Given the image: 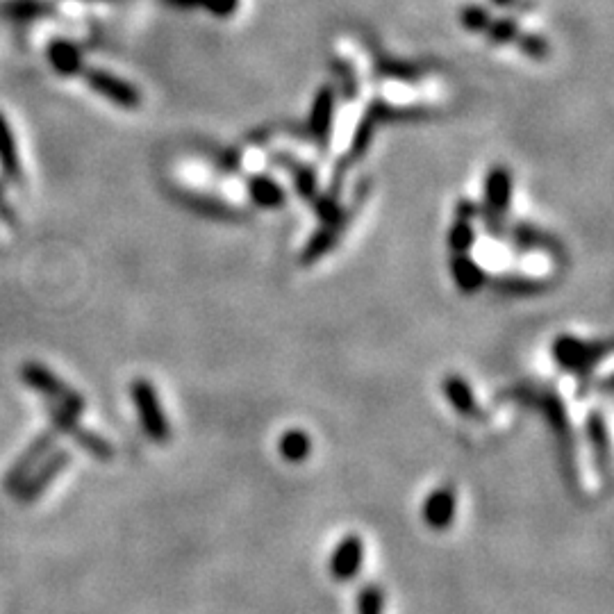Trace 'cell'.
Here are the masks:
<instances>
[{
    "label": "cell",
    "instance_id": "obj_20",
    "mask_svg": "<svg viewBox=\"0 0 614 614\" xmlns=\"http://www.w3.org/2000/svg\"><path fill=\"white\" fill-rule=\"evenodd\" d=\"M487 285H492L494 292L505 296H537L544 289H549L551 282L537 276H526V273H501V276L489 280Z\"/></svg>",
    "mask_w": 614,
    "mask_h": 614
},
{
    "label": "cell",
    "instance_id": "obj_27",
    "mask_svg": "<svg viewBox=\"0 0 614 614\" xmlns=\"http://www.w3.org/2000/svg\"><path fill=\"white\" fill-rule=\"evenodd\" d=\"M333 73H335V78L339 82L337 94H342L344 101H355V98H358V91H360V80H358V73H355L353 66L344 62V60H335L333 62Z\"/></svg>",
    "mask_w": 614,
    "mask_h": 614
},
{
    "label": "cell",
    "instance_id": "obj_18",
    "mask_svg": "<svg viewBox=\"0 0 614 614\" xmlns=\"http://www.w3.org/2000/svg\"><path fill=\"white\" fill-rule=\"evenodd\" d=\"M246 194L253 205L262 207V210H280L287 201V192L280 182L264 176V173H253L246 178Z\"/></svg>",
    "mask_w": 614,
    "mask_h": 614
},
{
    "label": "cell",
    "instance_id": "obj_1",
    "mask_svg": "<svg viewBox=\"0 0 614 614\" xmlns=\"http://www.w3.org/2000/svg\"><path fill=\"white\" fill-rule=\"evenodd\" d=\"M369 194H371V180L367 178L360 182L358 189H355L353 201L344 205L342 212H339L335 219L321 223V228L314 232L310 239H307L301 255H298V262H301L303 267H312V264L321 262L328 253L335 251V246L342 242L346 230L353 226V221L355 217H358V212L362 210V205L367 203Z\"/></svg>",
    "mask_w": 614,
    "mask_h": 614
},
{
    "label": "cell",
    "instance_id": "obj_29",
    "mask_svg": "<svg viewBox=\"0 0 614 614\" xmlns=\"http://www.w3.org/2000/svg\"><path fill=\"white\" fill-rule=\"evenodd\" d=\"M485 32L492 44L503 46V44H514V39L519 37V26L514 19H499L489 23V28Z\"/></svg>",
    "mask_w": 614,
    "mask_h": 614
},
{
    "label": "cell",
    "instance_id": "obj_7",
    "mask_svg": "<svg viewBox=\"0 0 614 614\" xmlns=\"http://www.w3.org/2000/svg\"><path fill=\"white\" fill-rule=\"evenodd\" d=\"M46 412L51 414L53 419V428L57 430V433H66L71 435L73 439H76V444L85 448V451H89L94 458L98 460H112L114 458V448L112 444L107 442L105 437L91 433V430H85L78 426V417H73L71 412H66L64 408H60V405L55 403H48L46 405Z\"/></svg>",
    "mask_w": 614,
    "mask_h": 614
},
{
    "label": "cell",
    "instance_id": "obj_14",
    "mask_svg": "<svg viewBox=\"0 0 614 614\" xmlns=\"http://www.w3.org/2000/svg\"><path fill=\"white\" fill-rule=\"evenodd\" d=\"M585 435L589 451H592L594 467L601 471L603 478L610 474V433H608V421L601 410H589L585 419Z\"/></svg>",
    "mask_w": 614,
    "mask_h": 614
},
{
    "label": "cell",
    "instance_id": "obj_13",
    "mask_svg": "<svg viewBox=\"0 0 614 614\" xmlns=\"http://www.w3.org/2000/svg\"><path fill=\"white\" fill-rule=\"evenodd\" d=\"M71 455L69 451H53L48 453L44 460L39 462V467L32 471V474L26 478V483H23L19 489H16V494H19L21 501H35L37 496L44 492V489L53 483L55 476L60 474V471L69 464Z\"/></svg>",
    "mask_w": 614,
    "mask_h": 614
},
{
    "label": "cell",
    "instance_id": "obj_10",
    "mask_svg": "<svg viewBox=\"0 0 614 614\" xmlns=\"http://www.w3.org/2000/svg\"><path fill=\"white\" fill-rule=\"evenodd\" d=\"M455 512H458V489L453 485H442L426 496L421 517L428 528L446 530L453 526Z\"/></svg>",
    "mask_w": 614,
    "mask_h": 614
},
{
    "label": "cell",
    "instance_id": "obj_35",
    "mask_svg": "<svg viewBox=\"0 0 614 614\" xmlns=\"http://www.w3.org/2000/svg\"><path fill=\"white\" fill-rule=\"evenodd\" d=\"M0 219H5L7 226H16V214L10 210V205H7L3 182H0Z\"/></svg>",
    "mask_w": 614,
    "mask_h": 614
},
{
    "label": "cell",
    "instance_id": "obj_30",
    "mask_svg": "<svg viewBox=\"0 0 614 614\" xmlns=\"http://www.w3.org/2000/svg\"><path fill=\"white\" fill-rule=\"evenodd\" d=\"M460 23H462V28L469 32H485L489 28V23H492V14H489L485 7L469 5L462 10Z\"/></svg>",
    "mask_w": 614,
    "mask_h": 614
},
{
    "label": "cell",
    "instance_id": "obj_36",
    "mask_svg": "<svg viewBox=\"0 0 614 614\" xmlns=\"http://www.w3.org/2000/svg\"><path fill=\"white\" fill-rule=\"evenodd\" d=\"M173 7H182V10H194V7H201L203 0H167Z\"/></svg>",
    "mask_w": 614,
    "mask_h": 614
},
{
    "label": "cell",
    "instance_id": "obj_31",
    "mask_svg": "<svg viewBox=\"0 0 614 614\" xmlns=\"http://www.w3.org/2000/svg\"><path fill=\"white\" fill-rule=\"evenodd\" d=\"M380 73L387 76L389 80H419V69L412 64H403V62H380Z\"/></svg>",
    "mask_w": 614,
    "mask_h": 614
},
{
    "label": "cell",
    "instance_id": "obj_5",
    "mask_svg": "<svg viewBox=\"0 0 614 614\" xmlns=\"http://www.w3.org/2000/svg\"><path fill=\"white\" fill-rule=\"evenodd\" d=\"M130 396H132V403H135L137 417H139L141 428H144V433L151 437V442L155 444H167L171 439V426H169L167 414H164L160 396H157L151 380H146V378L132 380Z\"/></svg>",
    "mask_w": 614,
    "mask_h": 614
},
{
    "label": "cell",
    "instance_id": "obj_28",
    "mask_svg": "<svg viewBox=\"0 0 614 614\" xmlns=\"http://www.w3.org/2000/svg\"><path fill=\"white\" fill-rule=\"evenodd\" d=\"M514 44H517L521 53L533 57V60H539V62L546 60V57H549V53H551L549 41H546L544 37H539V35H533V32H519V37L514 39Z\"/></svg>",
    "mask_w": 614,
    "mask_h": 614
},
{
    "label": "cell",
    "instance_id": "obj_11",
    "mask_svg": "<svg viewBox=\"0 0 614 614\" xmlns=\"http://www.w3.org/2000/svg\"><path fill=\"white\" fill-rule=\"evenodd\" d=\"M269 160L276 164V167H280L282 171H287L289 176H292L296 194L301 196L303 201L312 203L314 198H317V194H319V173H317V169L312 167V164L298 160L296 155L287 153V151H271Z\"/></svg>",
    "mask_w": 614,
    "mask_h": 614
},
{
    "label": "cell",
    "instance_id": "obj_9",
    "mask_svg": "<svg viewBox=\"0 0 614 614\" xmlns=\"http://www.w3.org/2000/svg\"><path fill=\"white\" fill-rule=\"evenodd\" d=\"M57 435H60V433H57V430L53 428V430H44V433L32 439V444L21 453V458L12 464V469L7 471L5 487L10 489V492H16V489L26 483V478L39 467V462L53 451V446L57 442Z\"/></svg>",
    "mask_w": 614,
    "mask_h": 614
},
{
    "label": "cell",
    "instance_id": "obj_32",
    "mask_svg": "<svg viewBox=\"0 0 614 614\" xmlns=\"http://www.w3.org/2000/svg\"><path fill=\"white\" fill-rule=\"evenodd\" d=\"M237 5H239V0H203L201 7H205L207 12L214 16H221L223 19V16H230L232 12H235Z\"/></svg>",
    "mask_w": 614,
    "mask_h": 614
},
{
    "label": "cell",
    "instance_id": "obj_17",
    "mask_svg": "<svg viewBox=\"0 0 614 614\" xmlns=\"http://www.w3.org/2000/svg\"><path fill=\"white\" fill-rule=\"evenodd\" d=\"M505 239L517 248V251H551V253H562V244L558 239L546 235L535 226H528V223H514V226H508V235Z\"/></svg>",
    "mask_w": 614,
    "mask_h": 614
},
{
    "label": "cell",
    "instance_id": "obj_26",
    "mask_svg": "<svg viewBox=\"0 0 614 614\" xmlns=\"http://www.w3.org/2000/svg\"><path fill=\"white\" fill-rule=\"evenodd\" d=\"M385 589L378 583H367L355 599V614H385Z\"/></svg>",
    "mask_w": 614,
    "mask_h": 614
},
{
    "label": "cell",
    "instance_id": "obj_33",
    "mask_svg": "<svg viewBox=\"0 0 614 614\" xmlns=\"http://www.w3.org/2000/svg\"><path fill=\"white\" fill-rule=\"evenodd\" d=\"M478 214H480V203L469 201V198H462V201H458V205H455V219L476 221Z\"/></svg>",
    "mask_w": 614,
    "mask_h": 614
},
{
    "label": "cell",
    "instance_id": "obj_25",
    "mask_svg": "<svg viewBox=\"0 0 614 614\" xmlns=\"http://www.w3.org/2000/svg\"><path fill=\"white\" fill-rule=\"evenodd\" d=\"M446 244L451 253H471V248L476 246L474 221L453 219L451 228H448V235H446Z\"/></svg>",
    "mask_w": 614,
    "mask_h": 614
},
{
    "label": "cell",
    "instance_id": "obj_37",
    "mask_svg": "<svg viewBox=\"0 0 614 614\" xmlns=\"http://www.w3.org/2000/svg\"><path fill=\"white\" fill-rule=\"evenodd\" d=\"M494 3H496V5H503V7H505V5H510V3H512V0H494Z\"/></svg>",
    "mask_w": 614,
    "mask_h": 614
},
{
    "label": "cell",
    "instance_id": "obj_12",
    "mask_svg": "<svg viewBox=\"0 0 614 614\" xmlns=\"http://www.w3.org/2000/svg\"><path fill=\"white\" fill-rule=\"evenodd\" d=\"M364 564V539L360 535H346L339 539L333 555H330V576L337 583H348L362 571Z\"/></svg>",
    "mask_w": 614,
    "mask_h": 614
},
{
    "label": "cell",
    "instance_id": "obj_23",
    "mask_svg": "<svg viewBox=\"0 0 614 614\" xmlns=\"http://www.w3.org/2000/svg\"><path fill=\"white\" fill-rule=\"evenodd\" d=\"M48 60H51L53 69L60 73V76H73V73L82 71L80 51L66 39H55L53 44L48 46Z\"/></svg>",
    "mask_w": 614,
    "mask_h": 614
},
{
    "label": "cell",
    "instance_id": "obj_21",
    "mask_svg": "<svg viewBox=\"0 0 614 614\" xmlns=\"http://www.w3.org/2000/svg\"><path fill=\"white\" fill-rule=\"evenodd\" d=\"M542 410L546 414V419H549L551 423L555 437L560 439V448L567 453V462H571L569 458H571V453H574V442H571V426H569L567 410H564V403L558 396L546 394L542 396Z\"/></svg>",
    "mask_w": 614,
    "mask_h": 614
},
{
    "label": "cell",
    "instance_id": "obj_6",
    "mask_svg": "<svg viewBox=\"0 0 614 614\" xmlns=\"http://www.w3.org/2000/svg\"><path fill=\"white\" fill-rule=\"evenodd\" d=\"M337 101H339L337 89L333 85H321L317 89V94H314L310 116H307L305 135L317 144L321 153L328 151L330 139H333Z\"/></svg>",
    "mask_w": 614,
    "mask_h": 614
},
{
    "label": "cell",
    "instance_id": "obj_8",
    "mask_svg": "<svg viewBox=\"0 0 614 614\" xmlns=\"http://www.w3.org/2000/svg\"><path fill=\"white\" fill-rule=\"evenodd\" d=\"M82 76H85V82L98 96H103L105 101L123 107V110H137L141 105L139 89L135 85H130L128 80L114 76L110 71L87 69L82 71Z\"/></svg>",
    "mask_w": 614,
    "mask_h": 614
},
{
    "label": "cell",
    "instance_id": "obj_15",
    "mask_svg": "<svg viewBox=\"0 0 614 614\" xmlns=\"http://www.w3.org/2000/svg\"><path fill=\"white\" fill-rule=\"evenodd\" d=\"M178 201L189 207V210L196 212L198 217L205 219H217V221H239L246 219V212L242 207H235L226 201H221V198L207 196V194H198V192H178L176 194Z\"/></svg>",
    "mask_w": 614,
    "mask_h": 614
},
{
    "label": "cell",
    "instance_id": "obj_19",
    "mask_svg": "<svg viewBox=\"0 0 614 614\" xmlns=\"http://www.w3.org/2000/svg\"><path fill=\"white\" fill-rule=\"evenodd\" d=\"M442 392L446 396V401L451 403V408L458 414H462V417L476 419L480 414V405L476 401L474 392H471L467 380L458 376V373H448L442 383Z\"/></svg>",
    "mask_w": 614,
    "mask_h": 614
},
{
    "label": "cell",
    "instance_id": "obj_24",
    "mask_svg": "<svg viewBox=\"0 0 614 614\" xmlns=\"http://www.w3.org/2000/svg\"><path fill=\"white\" fill-rule=\"evenodd\" d=\"M0 167H3V173L10 180L21 178L19 151H16V141L12 137L10 123H7L3 112H0Z\"/></svg>",
    "mask_w": 614,
    "mask_h": 614
},
{
    "label": "cell",
    "instance_id": "obj_4",
    "mask_svg": "<svg viewBox=\"0 0 614 614\" xmlns=\"http://www.w3.org/2000/svg\"><path fill=\"white\" fill-rule=\"evenodd\" d=\"M21 378L30 389H35V392L44 396L48 403L60 405L66 412H71L73 417H80V414L85 412V398H82L76 389L66 385L64 380L57 378L44 364L26 362L21 367Z\"/></svg>",
    "mask_w": 614,
    "mask_h": 614
},
{
    "label": "cell",
    "instance_id": "obj_22",
    "mask_svg": "<svg viewBox=\"0 0 614 614\" xmlns=\"http://www.w3.org/2000/svg\"><path fill=\"white\" fill-rule=\"evenodd\" d=\"M278 453L280 458L289 464H301L312 453V437L301 428L285 430L278 439Z\"/></svg>",
    "mask_w": 614,
    "mask_h": 614
},
{
    "label": "cell",
    "instance_id": "obj_16",
    "mask_svg": "<svg viewBox=\"0 0 614 614\" xmlns=\"http://www.w3.org/2000/svg\"><path fill=\"white\" fill-rule=\"evenodd\" d=\"M448 269H451V276L455 287L460 289L462 294H478L480 289L487 287L489 276L485 269L471 257V253H451V260H448Z\"/></svg>",
    "mask_w": 614,
    "mask_h": 614
},
{
    "label": "cell",
    "instance_id": "obj_3",
    "mask_svg": "<svg viewBox=\"0 0 614 614\" xmlns=\"http://www.w3.org/2000/svg\"><path fill=\"white\" fill-rule=\"evenodd\" d=\"M512 194H514V182H512V171L503 164H496V167L489 169L485 176V187H483V203H480V214L478 219L483 221V226L487 230V235H492L494 239H505L508 235V212L512 205Z\"/></svg>",
    "mask_w": 614,
    "mask_h": 614
},
{
    "label": "cell",
    "instance_id": "obj_34",
    "mask_svg": "<svg viewBox=\"0 0 614 614\" xmlns=\"http://www.w3.org/2000/svg\"><path fill=\"white\" fill-rule=\"evenodd\" d=\"M10 12L12 16H16V19H30V16H37L39 12H44V7H41V3L23 0V3H16Z\"/></svg>",
    "mask_w": 614,
    "mask_h": 614
},
{
    "label": "cell",
    "instance_id": "obj_2",
    "mask_svg": "<svg viewBox=\"0 0 614 614\" xmlns=\"http://www.w3.org/2000/svg\"><path fill=\"white\" fill-rule=\"evenodd\" d=\"M612 344L608 339H580L574 335H560L553 339L551 355L553 362L558 364L562 371L576 376L580 383L587 385L592 378L594 369L610 358Z\"/></svg>",
    "mask_w": 614,
    "mask_h": 614
}]
</instances>
